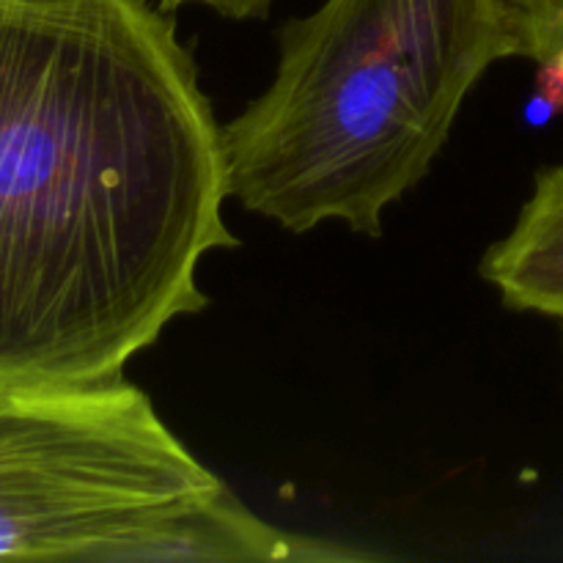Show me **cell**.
I'll return each instance as SVG.
<instances>
[{"instance_id": "277c9868", "label": "cell", "mask_w": 563, "mask_h": 563, "mask_svg": "<svg viewBox=\"0 0 563 563\" xmlns=\"http://www.w3.org/2000/svg\"><path fill=\"white\" fill-rule=\"evenodd\" d=\"M482 278L511 311L563 319V163L539 170L515 229L484 256Z\"/></svg>"}, {"instance_id": "8992f818", "label": "cell", "mask_w": 563, "mask_h": 563, "mask_svg": "<svg viewBox=\"0 0 563 563\" xmlns=\"http://www.w3.org/2000/svg\"><path fill=\"white\" fill-rule=\"evenodd\" d=\"M207 5V9L218 11V14L229 16V20H258V16H267L273 9L275 0H157V5L168 14H174L181 5Z\"/></svg>"}, {"instance_id": "7a4b0ae2", "label": "cell", "mask_w": 563, "mask_h": 563, "mask_svg": "<svg viewBox=\"0 0 563 563\" xmlns=\"http://www.w3.org/2000/svg\"><path fill=\"white\" fill-rule=\"evenodd\" d=\"M520 55L509 0H324L280 27L273 82L223 124L229 196L289 234L339 220L379 236L471 88Z\"/></svg>"}, {"instance_id": "52a82bcc", "label": "cell", "mask_w": 563, "mask_h": 563, "mask_svg": "<svg viewBox=\"0 0 563 563\" xmlns=\"http://www.w3.org/2000/svg\"><path fill=\"white\" fill-rule=\"evenodd\" d=\"M537 91L539 102H544L555 113H563V53L548 60H539Z\"/></svg>"}, {"instance_id": "5b68a950", "label": "cell", "mask_w": 563, "mask_h": 563, "mask_svg": "<svg viewBox=\"0 0 563 563\" xmlns=\"http://www.w3.org/2000/svg\"><path fill=\"white\" fill-rule=\"evenodd\" d=\"M526 33L528 58L548 60L563 53V0H509Z\"/></svg>"}, {"instance_id": "3957f363", "label": "cell", "mask_w": 563, "mask_h": 563, "mask_svg": "<svg viewBox=\"0 0 563 563\" xmlns=\"http://www.w3.org/2000/svg\"><path fill=\"white\" fill-rule=\"evenodd\" d=\"M0 559L322 561L253 515L124 377L0 388Z\"/></svg>"}, {"instance_id": "6da1fadb", "label": "cell", "mask_w": 563, "mask_h": 563, "mask_svg": "<svg viewBox=\"0 0 563 563\" xmlns=\"http://www.w3.org/2000/svg\"><path fill=\"white\" fill-rule=\"evenodd\" d=\"M223 126L152 0H0V388L121 377L207 308Z\"/></svg>"}]
</instances>
